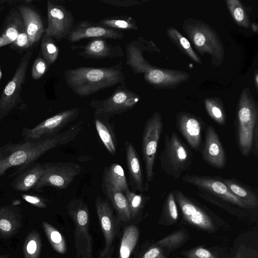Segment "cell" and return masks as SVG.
<instances>
[{
	"label": "cell",
	"instance_id": "6da1fadb",
	"mask_svg": "<svg viewBox=\"0 0 258 258\" xmlns=\"http://www.w3.org/2000/svg\"><path fill=\"white\" fill-rule=\"evenodd\" d=\"M82 128V122H78L59 134L46 138L10 143L0 147V176L9 168L18 167L10 175L16 176L46 152L74 140Z\"/></svg>",
	"mask_w": 258,
	"mask_h": 258
},
{
	"label": "cell",
	"instance_id": "7a4b0ae2",
	"mask_svg": "<svg viewBox=\"0 0 258 258\" xmlns=\"http://www.w3.org/2000/svg\"><path fill=\"white\" fill-rule=\"evenodd\" d=\"M121 62L108 67H79L66 69L64 80L76 95L86 97L124 82Z\"/></svg>",
	"mask_w": 258,
	"mask_h": 258
},
{
	"label": "cell",
	"instance_id": "3957f363",
	"mask_svg": "<svg viewBox=\"0 0 258 258\" xmlns=\"http://www.w3.org/2000/svg\"><path fill=\"white\" fill-rule=\"evenodd\" d=\"M144 52L143 48L139 47L132 49L126 55L125 63L134 73L143 74L145 81L153 87L174 89L190 77V75L184 71L153 66L145 58Z\"/></svg>",
	"mask_w": 258,
	"mask_h": 258
},
{
	"label": "cell",
	"instance_id": "277c9868",
	"mask_svg": "<svg viewBox=\"0 0 258 258\" xmlns=\"http://www.w3.org/2000/svg\"><path fill=\"white\" fill-rule=\"evenodd\" d=\"M182 29L195 49L201 55L208 54L215 67L222 64L225 50L216 31L202 20L188 18L184 20Z\"/></svg>",
	"mask_w": 258,
	"mask_h": 258
},
{
	"label": "cell",
	"instance_id": "5b68a950",
	"mask_svg": "<svg viewBox=\"0 0 258 258\" xmlns=\"http://www.w3.org/2000/svg\"><path fill=\"white\" fill-rule=\"evenodd\" d=\"M236 137L237 146L243 156L251 151L254 129L258 125V105L248 87L241 91L236 112Z\"/></svg>",
	"mask_w": 258,
	"mask_h": 258
},
{
	"label": "cell",
	"instance_id": "8992f818",
	"mask_svg": "<svg viewBox=\"0 0 258 258\" xmlns=\"http://www.w3.org/2000/svg\"><path fill=\"white\" fill-rule=\"evenodd\" d=\"M192 153L175 132L165 135L163 149L159 156L162 171L175 179L188 170L191 164Z\"/></svg>",
	"mask_w": 258,
	"mask_h": 258
},
{
	"label": "cell",
	"instance_id": "52a82bcc",
	"mask_svg": "<svg viewBox=\"0 0 258 258\" xmlns=\"http://www.w3.org/2000/svg\"><path fill=\"white\" fill-rule=\"evenodd\" d=\"M67 209L74 223L77 258H92V238L89 232L90 215L87 204L81 199H74L69 202Z\"/></svg>",
	"mask_w": 258,
	"mask_h": 258
},
{
	"label": "cell",
	"instance_id": "ba28073f",
	"mask_svg": "<svg viewBox=\"0 0 258 258\" xmlns=\"http://www.w3.org/2000/svg\"><path fill=\"white\" fill-rule=\"evenodd\" d=\"M140 100V96L130 90L124 81L110 96L103 100L92 99L89 106L94 109L95 118L109 120L112 116L132 109Z\"/></svg>",
	"mask_w": 258,
	"mask_h": 258
},
{
	"label": "cell",
	"instance_id": "9c48e42d",
	"mask_svg": "<svg viewBox=\"0 0 258 258\" xmlns=\"http://www.w3.org/2000/svg\"><path fill=\"white\" fill-rule=\"evenodd\" d=\"M163 127L162 115L160 112H156L148 119L143 130L142 154L148 182L151 181L154 176L156 157Z\"/></svg>",
	"mask_w": 258,
	"mask_h": 258
},
{
	"label": "cell",
	"instance_id": "30bf717a",
	"mask_svg": "<svg viewBox=\"0 0 258 258\" xmlns=\"http://www.w3.org/2000/svg\"><path fill=\"white\" fill-rule=\"evenodd\" d=\"M32 50H28L21 58L12 79L4 88L0 97V122L22 102L21 94Z\"/></svg>",
	"mask_w": 258,
	"mask_h": 258
},
{
	"label": "cell",
	"instance_id": "8fae6325",
	"mask_svg": "<svg viewBox=\"0 0 258 258\" xmlns=\"http://www.w3.org/2000/svg\"><path fill=\"white\" fill-rule=\"evenodd\" d=\"M43 164L44 173L34 189L38 192H42V188L47 186L58 189H66L81 171V166L73 162H46Z\"/></svg>",
	"mask_w": 258,
	"mask_h": 258
},
{
	"label": "cell",
	"instance_id": "7c38bea8",
	"mask_svg": "<svg viewBox=\"0 0 258 258\" xmlns=\"http://www.w3.org/2000/svg\"><path fill=\"white\" fill-rule=\"evenodd\" d=\"M79 113V108L65 110L45 119L32 128L24 127L22 132L24 141L39 140L60 133L77 118Z\"/></svg>",
	"mask_w": 258,
	"mask_h": 258
},
{
	"label": "cell",
	"instance_id": "4fadbf2b",
	"mask_svg": "<svg viewBox=\"0 0 258 258\" xmlns=\"http://www.w3.org/2000/svg\"><path fill=\"white\" fill-rule=\"evenodd\" d=\"M183 181L192 184L201 191L219 200L234 205L241 208L248 209L246 205L235 195L220 176L186 175L181 177Z\"/></svg>",
	"mask_w": 258,
	"mask_h": 258
},
{
	"label": "cell",
	"instance_id": "5bb4252c",
	"mask_svg": "<svg viewBox=\"0 0 258 258\" xmlns=\"http://www.w3.org/2000/svg\"><path fill=\"white\" fill-rule=\"evenodd\" d=\"M48 25L45 33L56 41L66 39L74 25L71 11L53 1H47Z\"/></svg>",
	"mask_w": 258,
	"mask_h": 258
},
{
	"label": "cell",
	"instance_id": "9a60e30c",
	"mask_svg": "<svg viewBox=\"0 0 258 258\" xmlns=\"http://www.w3.org/2000/svg\"><path fill=\"white\" fill-rule=\"evenodd\" d=\"M176 202L181 210L184 219L188 223L204 230L214 232V225L210 217L182 191H173Z\"/></svg>",
	"mask_w": 258,
	"mask_h": 258
},
{
	"label": "cell",
	"instance_id": "2e32d148",
	"mask_svg": "<svg viewBox=\"0 0 258 258\" xmlns=\"http://www.w3.org/2000/svg\"><path fill=\"white\" fill-rule=\"evenodd\" d=\"M124 34L119 30L104 27L99 23L81 20L74 24L66 39L76 42L89 38H101L121 40Z\"/></svg>",
	"mask_w": 258,
	"mask_h": 258
},
{
	"label": "cell",
	"instance_id": "e0dca14e",
	"mask_svg": "<svg viewBox=\"0 0 258 258\" xmlns=\"http://www.w3.org/2000/svg\"><path fill=\"white\" fill-rule=\"evenodd\" d=\"M176 125L189 146L196 151H199L205 125L203 120L195 114L182 111L176 114Z\"/></svg>",
	"mask_w": 258,
	"mask_h": 258
},
{
	"label": "cell",
	"instance_id": "ac0fdd59",
	"mask_svg": "<svg viewBox=\"0 0 258 258\" xmlns=\"http://www.w3.org/2000/svg\"><path fill=\"white\" fill-rule=\"evenodd\" d=\"M95 207L105 240L104 247L100 254V258H104L113 249L116 235L115 221L111 207L106 200L97 197L95 200Z\"/></svg>",
	"mask_w": 258,
	"mask_h": 258
},
{
	"label": "cell",
	"instance_id": "d6986e66",
	"mask_svg": "<svg viewBox=\"0 0 258 258\" xmlns=\"http://www.w3.org/2000/svg\"><path fill=\"white\" fill-rule=\"evenodd\" d=\"M71 47L73 50L81 49L77 53L85 58L102 59L124 56V53L120 45H112L101 38H92L84 45H72Z\"/></svg>",
	"mask_w": 258,
	"mask_h": 258
},
{
	"label": "cell",
	"instance_id": "ffe728a7",
	"mask_svg": "<svg viewBox=\"0 0 258 258\" xmlns=\"http://www.w3.org/2000/svg\"><path fill=\"white\" fill-rule=\"evenodd\" d=\"M202 157L208 164L216 169H222L226 165L225 150L216 130L211 125L205 129Z\"/></svg>",
	"mask_w": 258,
	"mask_h": 258
},
{
	"label": "cell",
	"instance_id": "44dd1931",
	"mask_svg": "<svg viewBox=\"0 0 258 258\" xmlns=\"http://www.w3.org/2000/svg\"><path fill=\"white\" fill-rule=\"evenodd\" d=\"M124 147L130 182L135 190L141 192L146 191L148 189V186L144 184L139 155L133 144L128 141H125Z\"/></svg>",
	"mask_w": 258,
	"mask_h": 258
},
{
	"label": "cell",
	"instance_id": "7402d4cb",
	"mask_svg": "<svg viewBox=\"0 0 258 258\" xmlns=\"http://www.w3.org/2000/svg\"><path fill=\"white\" fill-rule=\"evenodd\" d=\"M19 10L31 47L41 39L45 32L43 23L39 13L32 8L21 6Z\"/></svg>",
	"mask_w": 258,
	"mask_h": 258
},
{
	"label": "cell",
	"instance_id": "603a6c76",
	"mask_svg": "<svg viewBox=\"0 0 258 258\" xmlns=\"http://www.w3.org/2000/svg\"><path fill=\"white\" fill-rule=\"evenodd\" d=\"M43 164L33 162L16 175L12 182L13 188L19 191L34 189L44 173Z\"/></svg>",
	"mask_w": 258,
	"mask_h": 258
},
{
	"label": "cell",
	"instance_id": "cb8c5ba5",
	"mask_svg": "<svg viewBox=\"0 0 258 258\" xmlns=\"http://www.w3.org/2000/svg\"><path fill=\"white\" fill-rule=\"evenodd\" d=\"M22 227V214L19 207H0V236L8 238L17 234Z\"/></svg>",
	"mask_w": 258,
	"mask_h": 258
},
{
	"label": "cell",
	"instance_id": "d4e9b609",
	"mask_svg": "<svg viewBox=\"0 0 258 258\" xmlns=\"http://www.w3.org/2000/svg\"><path fill=\"white\" fill-rule=\"evenodd\" d=\"M25 28L19 12L11 11L5 19L0 35V48L12 43Z\"/></svg>",
	"mask_w": 258,
	"mask_h": 258
},
{
	"label": "cell",
	"instance_id": "484cf974",
	"mask_svg": "<svg viewBox=\"0 0 258 258\" xmlns=\"http://www.w3.org/2000/svg\"><path fill=\"white\" fill-rule=\"evenodd\" d=\"M102 187L114 188L125 193L129 187L124 170L120 164L113 163L104 168Z\"/></svg>",
	"mask_w": 258,
	"mask_h": 258
},
{
	"label": "cell",
	"instance_id": "4316f807",
	"mask_svg": "<svg viewBox=\"0 0 258 258\" xmlns=\"http://www.w3.org/2000/svg\"><path fill=\"white\" fill-rule=\"evenodd\" d=\"M223 181L229 189L246 205L248 209L258 207V198L254 190L234 178H224Z\"/></svg>",
	"mask_w": 258,
	"mask_h": 258
},
{
	"label": "cell",
	"instance_id": "83f0119b",
	"mask_svg": "<svg viewBox=\"0 0 258 258\" xmlns=\"http://www.w3.org/2000/svg\"><path fill=\"white\" fill-rule=\"evenodd\" d=\"M96 131L103 145L110 154L114 155L117 147V139L114 125L109 120L95 118Z\"/></svg>",
	"mask_w": 258,
	"mask_h": 258
},
{
	"label": "cell",
	"instance_id": "f1b7e54d",
	"mask_svg": "<svg viewBox=\"0 0 258 258\" xmlns=\"http://www.w3.org/2000/svg\"><path fill=\"white\" fill-rule=\"evenodd\" d=\"M106 196L111 201L120 220L127 222L131 219L130 211L126 197L122 192L110 187H102Z\"/></svg>",
	"mask_w": 258,
	"mask_h": 258
},
{
	"label": "cell",
	"instance_id": "f546056e",
	"mask_svg": "<svg viewBox=\"0 0 258 258\" xmlns=\"http://www.w3.org/2000/svg\"><path fill=\"white\" fill-rule=\"evenodd\" d=\"M167 35L172 43L179 51L195 62L202 65L203 62L198 54L194 51L189 40L174 27L167 29Z\"/></svg>",
	"mask_w": 258,
	"mask_h": 258
},
{
	"label": "cell",
	"instance_id": "4dcf8cb0",
	"mask_svg": "<svg viewBox=\"0 0 258 258\" xmlns=\"http://www.w3.org/2000/svg\"><path fill=\"white\" fill-rule=\"evenodd\" d=\"M225 3L234 22L240 27L251 29L253 24L250 19L251 8L239 0H226Z\"/></svg>",
	"mask_w": 258,
	"mask_h": 258
},
{
	"label": "cell",
	"instance_id": "1f68e13d",
	"mask_svg": "<svg viewBox=\"0 0 258 258\" xmlns=\"http://www.w3.org/2000/svg\"><path fill=\"white\" fill-rule=\"evenodd\" d=\"M139 238V231L135 225L125 227L121 240L118 258H130Z\"/></svg>",
	"mask_w": 258,
	"mask_h": 258
},
{
	"label": "cell",
	"instance_id": "d6a6232c",
	"mask_svg": "<svg viewBox=\"0 0 258 258\" xmlns=\"http://www.w3.org/2000/svg\"><path fill=\"white\" fill-rule=\"evenodd\" d=\"M205 109L209 116L217 124L224 125L226 122V113L224 104L218 97H208L204 100Z\"/></svg>",
	"mask_w": 258,
	"mask_h": 258
},
{
	"label": "cell",
	"instance_id": "836d02e7",
	"mask_svg": "<svg viewBox=\"0 0 258 258\" xmlns=\"http://www.w3.org/2000/svg\"><path fill=\"white\" fill-rule=\"evenodd\" d=\"M99 24L114 30H137L138 27L136 20L128 16H115L101 19Z\"/></svg>",
	"mask_w": 258,
	"mask_h": 258
},
{
	"label": "cell",
	"instance_id": "e575fe53",
	"mask_svg": "<svg viewBox=\"0 0 258 258\" xmlns=\"http://www.w3.org/2000/svg\"><path fill=\"white\" fill-rule=\"evenodd\" d=\"M42 227L53 248L58 253L64 254L67 250L66 240L62 234L49 223L43 221Z\"/></svg>",
	"mask_w": 258,
	"mask_h": 258
},
{
	"label": "cell",
	"instance_id": "d590c367",
	"mask_svg": "<svg viewBox=\"0 0 258 258\" xmlns=\"http://www.w3.org/2000/svg\"><path fill=\"white\" fill-rule=\"evenodd\" d=\"M42 246L40 235L34 229L26 237L23 245L24 258H39Z\"/></svg>",
	"mask_w": 258,
	"mask_h": 258
},
{
	"label": "cell",
	"instance_id": "8d00e7d4",
	"mask_svg": "<svg viewBox=\"0 0 258 258\" xmlns=\"http://www.w3.org/2000/svg\"><path fill=\"white\" fill-rule=\"evenodd\" d=\"M41 51L42 57L49 65L54 63L59 55V48L55 41L45 33L41 38Z\"/></svg>",
	"mask_w": 258,
	"mask_h": 258
},
{
	"label": "cell",
	"instance_id": "74e56055",
	"mask_svg": "<svg viewBox=\"0 0 258 258\" xmlns=\"http://www.w3.org/2000/svg\"><path fill=\"white\" fill-rule=\"evenodd\" d=\"M124 195L127 201L131 219H133L138 215L149 197L142 194H137L129 188Z\"/></svg>",
	"mask_w": 258,
	"mask_h": 258
},
{
	"label": "cell",
	"instance_id": "f35d334b",
	"mask_svg": "<svg viewBox=\"0 0 258 258\" xmlns=\"http://www.w3.org/2000/svg\"><path fill=\"white\" fill-rule=\"evenodd\" d=\"M185 239V234L182 231L175 232L158 241L156 245L173 249L181 245Z\"/></svg>",
	"mask_w": 258,
	"mask_h": 258
},
{
	"label": "cell",
	"instance_id": "ab89813d",
	"mask_svg": "<svg viewBox=\"0 0 258 258\" xmlns=\"http://www.w3.org/2000/svg\"><path fill=\"white\" fill-rule=\"evenodd\" d=\"M49 64L44 58L38 55L34 60L31 68V76L34 80L40 79L46 72Z\"/></svg>",
	"mask_w": 258,
	"mask_h": 258
},
{
	"label": "cell",
	"instance_id": "60d3db41",
	"mask_svg": "<svg viewBox=\"0 0 258 258\" xmlns=\"http://www.w3.org/2000/svg\"><path fill=\"white\" fill-rule=\"evenodd\" d=\"M165 211L167 216L173 221H176L178 217L177 205L173 191L169 192L164 203Z\"/></svg>",
	"mask_w": 258,
	"mask_h": 258
},
{
	"label": "cell",
	"instance_id": "b9f144b4",
	"mask_svg": "<svg viewBox=\"0 0 258 258\" xmlns=\"http://www.w3.org/2000/svg\"><path fill=\"white\" fill-rule=\"evenodd\" d=\"M10 47L18 51H24L30 47L29 39L25 28L19 33L16 40L10 44Z\"/></svg>",
	"mask_w": 258,
	"mask_h": 258
},
{
	"label": "cell",
	"instance_id": "7bdbcfd3",
	"mask_svg": "<svg viewBox=\"0 0 258 258\" xmlns=\"http://www.w3.org/2000/svg\"><path fill=\"white\" fill-rule=\"evenodd\" d=\"M146 0H100L99 2L105 4L119 7H130L142 5L147 2Z\"/></svg>",
	"mask_w": 258,
	"mask_h": 258
},
{
	"label": "cell",
	"instance_id": "ee69618b",
	"mask_svg": "<svg viewBox=\"0 0 258 258\" xmlns=\"http://www.w3.org/2000/svg\"><path fill=\"white\" fill-rule=\"evenodd\" d=\"M185 255L188 258H217L209 250L202 247L189 250Z\"/></svg>",
	"mask_w": 258,
	"mask_h": 258
},
{
	"label": "cell",
	"instance_id": "f6af8a7d",
	"mask_svg": "<svg viewBox=\"0 0 258 258\" xmlns=\"http://www.w3.org/2000/svg\"><path fill=\"white\" fill-rule=\"evenodd\" d=\"M22 197L25 201L36 207L41 208L47 207L48 200L42 197L23 194Z\"/></svg>",
	"mask_w": 258,
	"mask_h": 258
},
{
	"label": "cell",
	"instance_id": "bcb514c9",
	"mask_svg": "<svg viewBox=\"0 0 258 258\" xmlns=\"http://www.w3.org/2000/svg\"><path fill=\"white\" fill-rule=\"evenodd\" d=\"M232 258H257L256 252L244 245H240Z\"/></svg>",
	"mask_w": 258,
	"mask_h": 258
},
{
	"label": "cell",
	"instance_id": "7dc6e473",
	"mask_svg": "<svg viewBox=\"0 0 258 258\" xmlns=\"http://www.w3.org/2000/svg\"><path fill=\"white\" fill-rule=\"evenodd\" d=\"M163 255L160 247L155 246L149 249L141 258H160Z\"/></svg>",
	"mask_w": 258,
	"mask_h": 258
},
{
	"label": "cell",
	"instance_id": "c3c4849f",
	"mask_svg": "<svg viewBox=\"0 0 258 258\" xmlns=\"http://www.w3.org/2000/svg\"><path fill=\"white\" fill-rule=\"evenodd\" d=\"M257 157L258 154V125L254 129L252 137V148L251 152Z\"/></svg>",
	"mask_w": 258,
	"mask_h": 258
},
{
	"label": "cell",
	"instance_id": "681fc988",
	"mask_svg": "<svg viewBox=\"0 0 258 258\" xmlns=\"http://www.w3.org/2000/svg\"><path fill=\"white\" fill-rule=\"evenodd\" d=\"M254 83L255 86V88L256 90L258 89V71L257 70H255L254 72L253 76Z\"/></svg>",
	"mask_w": 258,
	"mask_h": 258
},
{
	"label": "cell",
	"instance_id": "f907efd6",
	"mask_svg": "<svg viewBox=\"0 0 258 258\" xmlns=\"http://www.w3.org/2000/svg\"><path fill=\"white\" fill-rule=\"evenodd\" d=\"M8 2V1L6 0H0V8L1 7L4 5L5 3Z\"/></svg>",
	"mask_w": 258,
	"mask_h": 258
},
{
	"label": "cell",
	"instance_id": "816d5d0a",
	"mask_svg": "<svg viewBox=\"0 0 258 258\" xmlns=\"http://www.w3.org/2000/svg\"><path fill=\"white\" fill-rule=\"evenodd\" d=\"M2 76H3V74H2V69H1V67L0 65V80H1V79L2 78Z\"/></svg>",
	"mask_w": 258,
	"mask_h": 258
},
{
	"label": "cell",
	"instance_id": "f5cc1de1",
	"mask_svg": "<svg viewBox=\"0 0 258 258\" xmlns=\"http://www.w3.org/2000/svg\"><path fill=\"white\" fill-rule=\"evenodd\" d=\"M0 258H7V257H6L5 256H4L3 255H0Z\"/></svg>",
	"mask_w": 258,
	"mask_h": 258
},
{
	"label": "cell",
	"instance_id": "db71d44e",
	"mask_svg": "<svg viewBox=\"0 0 258 258\" xmlns=\"http://www.w3.org/2000/svg\"><path fill=\"white\" fill-rule=\"evenodd\" d=\"M105 258H112V257L110 256H108L106 257Z\"/></svg>",
	"mask_w": 258,
	"mask_h": 258
},
{
	"label": "cell",
	"instance_id": "11a10c76",
	"mask_svg": "<svg viewBox=\"0 0 258 258\" xmlns=\"http://www.w3.org/2000/svg\"><path fill=\"white\" fill-rule=\"evenodd\" d=\"M160 258H165L164 255H163L162 257H161Z\"/></svg>",
	"mask_w": 258,
	"mask_h": 258
}]
</instances>
